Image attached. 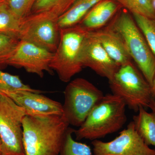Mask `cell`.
I'll list each match as a JSON object with an SVG mask.
<instances>
[{"instance_id":"ffe728a7","label":"cell","mask_w":155,"mask_h":155,"mask_svg":"<svg viewBox=\"0 0 155 155\" xmlns=\"http://www.w3.org/2000/svg\"><path fill=\"white\" fill-rule=\"evenodd\" d=\"M28 91L41 93V91L25 84L18 75L4 72L0 69V93Z\"/></svg>"},{"instance_id":"8fae6325","label":"cell","mask_w":155,"mask_h":155,"mask_svg":"<svg viewBox=\"0 0 155 155\" xmlns=\"http://www.w3.org/2000/svg\"><path fill=\"white\" fill-rule=\"evenodd\" d=\"M81 61L83 67L93 70L97 75L110 81L119 67L108 55L100 42L90 31H88L84 41Z\"/></svg>"},{"instance_id":"5bb4252c","label":"cell","mask_w":155,"mask_h":155,"mask_svg":"<svg viewBox=\"0 0 155 155\" xmlns=\"http://www.w3.org/2000/svg\"><path fill=\"white\" fill-rule=\"evenodd\" d=\"M122 8L116 0H102L89 11L77 25L88 31L98 30L108 25Z\"/></svg>"},{"instance_id":"7402d4cb","label":"cell","mask_w":155,"mask_h":155,"mask_svg":"<svg viewBox=\"0 0 155 155\" xmlns=\"http://www.w3.org/2000/svg\"><path fill=\"white\" fill-rule=\"evenodd\" d=\"M149 46L155 55V19L137 14H131Z\"/></svg>"},{"instance_id":"9c48e42d","label":"cell","mask_w":155,"mask_h":155,"mask_svg":"<svg viewBox=\"0 0 155 155\" xmlns=\"http://www.w3.org/2000/svg\"><path fill=\"white\" fill-rule=\"evenodd\" d=\"M93 155H155V150L146 144L131 121L116 138L108 142L92 141Z\"/></svg>"},{"instance_id":"4fadbf2b","label":"cell","mask_w":155,"mask_h":155,"mask_svg":"<svg viewBox=\"0 0 155 155\" xmlns=\"http://www.w3.org/2000/svg\"><path fill=\"white\" fill-rule=\"evenodd\" d=\"M90 32L119 67L132 61L122 36L109 23L102 28Z\"/></svg>"},{"instance_id":"ac0fdd59","label":"cell","mask_w":155,"mask_h":155,"mask_svg":"<svg viewBox=\"0 0 155 155\" xmlns=\"http://www.w3.org/2000/svg\"><path fill=\"white\" fill-rule=\"evenodd\" d=\"M21 21L10 10L8 2L0 5V32L15 37L19 39Z\"/></svg>"},{"instance_id":"83f0119b","label":"cell","mask_w":155,"mask_h":155,"mask_svg":"<svg viewBox=\"0 0 155 155\" xmlns=\"http://www.w3.org/2000/svg\"><path fill=\"white\" fill-rule=\"evenodd\" d=\"M1 144H2V141H1V138H0V146H1Z\"/></svg>"},{"instance_id":"7c38bea8","label":"cell","mask_w":155,"mask_h":155,"mask_svg":"<svg viewBox=\"0 0 155 155\" xmlns=\"http://www.w3.org/2000/svg\"><path fill=\"white\" fill-rule=\"evenodd\" d=\"M11 98L25 110L27 115H63V104L38 93L28 91L1 93Z\"/></svg>"},{"instance_id":"e0dca14e","label":"cell","mask_w":155,"mask_h":155,"mask_svg":"<svg viewBox=\"0 0 155 155\" xmlns=\"http://www.w3.org/2000/svg\"><path fill=\"white\" fill-rule=\"evenodd\" d=\"M75 1V0H36L30 14L47 12L59 19L70 8Z\"/></svg>"},{"instance_id":"f1b7e54d","label":"cell","mask_w":155,"mask_h":155,"mask_svg":"<svg viewBox=\"0 0 155 155\" xmlns=\"http://www.w3.org/2000/svg\"><path fill=\"white\" fill-rule=\"evenodd\" d=\"M0 155H3L2 153L1 152V151H0Z\"/></svg>"},{"instance_id":"ba28073f","label":"cell","mask_w":155,"mask_h":155,"mask_svg":"<svg viewBox=\"0 0 155 155\" xmlns=\"http://www.w3.org/2000/svg\"><path fill=\"white\" fill-rule=\"evenodd\" d=\"M58 19L47 12L29 14L21 21L18 38L54 53L60 40Z\"/></svg>"},{"instance_id":"277c9868","label":"cell","mask_w":155,"mask_h":155,"mask_svg":"<svg viewBox=\"0 0 155 155\" xmlns=\"http://www.w3.org/2000/svg\"><path fill=\"white\" fill-rule=\"evenodd\" d=\"M109 83L113 94L134 112L141 107L150 109L155 101L150 84L132 61L120 66Z\"/></svg>"},{"instance_id":"2e32d148","label":"cell","mask_w":155,"mask_h":155,"mask_svg":"<svg viewBox=\"0 0 155 155\" xmlns=\"http://www.w3.org/2000/svg\"><path fill=\"white\" fill-rule=\"evenodd\" d=\"M137 112L132 121L136 131L146 144L155 147V113H149L142 107Z\"/></svg>"},{"instance_id":"44dd1931","label":"cell","mask_w":155,"mask_h":155,"mask_svg":"<svg viewBox=\"0 0 155 155\" xmlns=\"http://www.w3.org/2000/svg\"><path fill=\"white\" fill-rule=\"evenodd\" d=\"M122 8L131 14H137L155 19L153 0H116Z\"/></svg>"},{"instance_id":"d6986e66","label":"cell","mask_w":155,"mask_h":155,"mask_svg":"<svg viewBox=\"0 0 155 155\" xmlns=\"http://www.w3.org/2000/svg\"><path fill=\"white\" fill-rule=\"evenodd\" d=\"M75 129L69 127L63 140L59 155H92L91 147L76 141L72 137Z\"/></svg>"},{"instance_id":"3957f363","label":"cell","mask_w":155,"mask_h":155,"mask_svg":"<svg viewBox=\"0 0 155 155\" xmlns=\"http://www.w3.org/2000/svg\"><path fill=\"white\" fill-rule=\"evenodd\" d=\"M124 40L129 55L151 86L155 74V55L132 14L121 8L109 22Z\"/></svg>"},{"instance_id":"4316f807","label":"cell","mask_w":155,"mask_h":155,"mask_svg":"<svg viewBox=\"0 0 155 155\" xmlns=\"http://www.w3.org/2000/svg\"><path fill=\"white\" fill-rule=\"evenodd\" d=\"M8 0H0V3H5L8 2Z\"/></svg>"},{"instance_id":"484cf974","label":"cell","mask_w":155,"mask_h":155,"mask_svg":"<svg viewBox=\"0 0 155 155\" xmlns=\"http://www.w3.org/2000/svg\"><path fill=\"white\" fill-rule=\"evenodd\" d=\"M150 109L152 110L153 112L155 113V101L154 102L153 104V105L151 107Z\"/></svg>"},{"instance_id":"52a82bcc","label":"cell","mask_w":155,"mask_h":155,"mask_svg":"<svg viewBox=\"0 0 155 155\" xmlns=\"http://www.w3.org/2000/svg\"><path fill=\"white\" fill-rule=\"evenodd\" d=\"M26 115L23 108L0 93V151L3 155H25L22 120Z\"/></svg>"},{"instance_id":"8992f818","label":"cell","mask_w":155,"mask_h":155,"mask_svg":"<svg viewBox=\"0 0 155 155\" xmlns=\"http://www.w3.org/2000/svg\"><path fill=\"white\" fill-rule=\"evenodd\" d=\"M104 95L86 79L70 81L64 90L63 116L69 125L79 127Z\"/></svg>"},{"instance_id":"5b68a950","label":"cell","mask_w":155,"mask_h":155,"mask_svg":"<svg viewBox=\"0 0 155 155\" xmlns=\"http://www.w3.org/2000/svg\"><path fill=\"white\" fill-rule=\"evenodd\" d=\"M88 32L79 25L60 29L59 44L50 67L63 82H69L82 70L81 54Z\"/></svg>"},{"instance_id":"9a60e30c","label":"cell","mask_w":155,"mask_h":155,"mask_svg":"<svg viewBox=\"0 0 155 155\" xmlns=\"http://www.w3.org/2000/svg\"><path fill=\"white\" fill-rule=\"evenodd\" d=\"M102 0H75L70 8L58 19L60 29L77 25L89 11Z\"/></svg>"},{"instance_id":"30bf717a","label":"cell","mask_w":155,"mask_h":155,"mask_svg":"<svg viewBox=\"0 0 155 155\" xmlns=\"http://www.w3.org/2000/svg\"><path fill=\"white\" fill-rule=\"evenodd\" d=\"M54 53L24 41L19 40L5 65L23 68L28 73L43 77L45 72L52 74L50 65Z\"/></svg>"},{"instance_id":"603a6c76","label":"cell","mask_w":155,"mask_h":155,"mask_svg":"<svg viewBox=\"0 0 155 155\" xmlns=\"http://www.w3.org/2000/svg\"><path fill=\"white\" fill-rule=\"evenodd\" d=\"M19 41L15 37L0 32V65H5L14 53Z\"/></svg>"},{"instance_id":"f546056e","label":"cell","mask_w":155,"mask_h":155,"mask_svg":"<svg viewBox=\"0 0 155 155\" xmlns=\"http://www.w3.org/2000/svg\"><path fill=\"white\" fill-rule=\"evenodd\" d=\"M2 4H4V3H0V5H2Z\"/></svg>"},{"instance_id":"6da1fadb","label":"cell","mask_w":155,"mask_h":155,"mask_svg":"<svg viewBox=\"0 0 155 155\" xmlns=\"http://www.w3.org/2000/svg\"><path fill=\"white\" fill-rule=\"evenodd\" d=\"M69 124L63 115H26L22 120L25 155H59Z\"/></svg>"},{"instance_id":"7a4b0ae2","label":"cell","mask_w":155,"mask_h":155,"mask_svg":"<svg viewBox=\"0 0 155 155\" xmlns=\"http://www.w3.org/2000/svg\"><path fill=\"white\" fill-rule=\"evenodd\" d=\"M126 107L120 97L113 94L105 95L83 124L75 129V138L93 141L119 131L127 121Z\"/></svg>"},{"instance_id":"cb8c5ba5","label":"cell","mask_w":155,"mask_h":155,"mask_svg":"<svg viewBox=\"0 0 155 155\" xmlns=\"http://www.w3.org/2000/svg\"><path fill=\"white\" fill-rule=\"evenodd\" d=\"M36 0H8V5L11 11L20 20L30 14Z\"/></svg>"},{"instance_id":"d4e9b609","label":"cell","mask_w":155,"mask_h":155,"mask_svg":"<svg viewBox=\"0 0 155 155\" xmlns=\"http://www.w3.org/2000/svg\"><path fill=\"white\" fill-rule=\"evenodd\" d=\"M151 87L153 96L155 100V74L153 78L152 83L151 84Z\"/></svg>"}]
</instances>
